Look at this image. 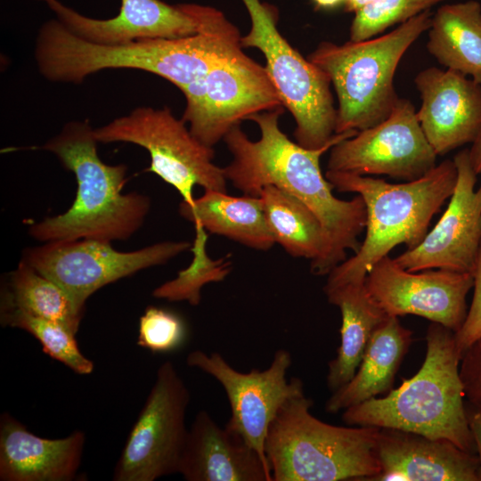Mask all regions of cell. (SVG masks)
I'll use <instances>...</instances> for the list:
<instances>
[{"mask_svg":"<svg viewBox=\"0 0 481 481\" xmlns=\"http://www.w3.org/2000/svg\"><path fill=\"white\" fill-rule=\"evenodd\" d=\"M284 107L252 115L260 138L250 140L240 125L224 137L232 156L224 167L227 181L243 194L258 196L265 185H273L299 199L321 221L332 247L335 267L346 260V250L356 253L359 236L367 224L365 203L360 195L342 200L332 193L333 185L322 175L320 159L338 143L357 134L350 130L336 134L319 149H307L293 142L281 130L279 118Z\"/></svg>","mask_w":481,"mask_h":481,"instance_id":"1","label":"cell"},{"mask_svg":"<svg viewBox=\"0 0 481 481\" xmlns=\"http://www.w3.org/2000/svg\"><path fill=\"white\" fill-rule=\"evenodd\" d=\"M232 23L180 38L140 39L119 45L86 41L51 20L39 29L35 57L41 74L53 82L80 83L107 69H135L158 75L180 91L203 77L240 45Z\"/></svg>","mask_w":481,"mask_h":481,"instance_id":"2","label":"cell"},{"mask_svg":"<svg viewBox=\"0 0 481 481\" xmlns=\"http://www.w3.org/2000/svg\"><path fill=\"white\" fill-rule=\"evenodd\" d=\"M97 143L87 121H73L41 147L56 155L75 175L77 189L66 212L29 226V233L36 240H126L143 225L151 208L150 198L136 192L122 193L127 167L104 163Z\"/></svg>","mask_w":481,"mask_h":481,"instance_id":"3","label":"cell"},{"mask_svg":"<svg viewBox=\"0 0 481 481\" xmlns=\"http://www.w3.org/2000/svg\"><path fill=\"white\" fill-rule=\"evenodd\" d=\"M426 342L425 359L414 376L404 379L384 397H373L346 409L342 419L349 426L395 428L448 440L476 453L454 332L431 322Z\"/></svg>","mask_w":481,"mask_h":481,"instance_id":"4","label":"cell"},{"mask_svg":"<svg viewBox=\"0 0 481 481\" xmlns=\"http://www.w3.org/2000/svg\"><path fill=\"white\" fill-rule=\"evenodd\" d=\"M328 181L342 192H355L366 207V235L353 257L337 265L323 289L346 283H363L371 268L399 244L416 248L457 181L451 159L436 165L420 178L404 183L348 172L327 170Z\"/></svg>","mask_w":481,"mask_h":481,"instance_id":"5","label":"cell"},{"mask_svg":"<svg viewBox=\"0 0 481 481\" xmlns=\"http://www.w3.org/2000/svg\"><path fill=\"white\" fill-rule=\"evenodd\" d=\"M312 406L301 390L270 424L265 452L273 481H371L377 476L379 428L330 425L310 412Z\"/></svg>","mask_w":481,"mask_h":481,"instance_id":"6","label":"cell"},{"mask_svg":"<svg viewBox=\"0 0 481 481\" xmlns=\"http://www.w3.org/2000/svg\"><path fill=\"white\" fill-rule=\"evenodd\" d=\"M431 19L427 10L376 38L342 45L323 41L308 55L334 86L336 134L363 130L388 118L399 99L394 86L396 68L408 48L428 30Z\"/></svg>","mask_w":481,"mask_h":481,"instance_id":"7","label":"cell"},{"mask_svg":"<svg viewBox=\"0 0 481 481\" xmlns=\"http://www.w3.org/2000/svg\"><path fill=\"white\" fill-rule=\"evenodd\" d=\"M241 1L251 20L249 32L240 37L241 46L263 53L282 105L296 122V142L307 149L323 147L336 135L337 108L330 78L281 35L273 6L260 0Z\"/></svg>","mask_w":481,"mask_h":481,"instance_id":"8","label":"cell"},{"mask_svg":"<svg viewBox=\"0 0 481 481\" xmlns=\"http://www.w3.org/2000/svg\"><path fill=\"white\" fill-rule=\"evenodd\" d=\"M94 135L98 143H130L147 150L151 165L146 171L173 186L183 201L194 200V185L204 190L227 191L224 167L213 161V147L200 142L186 123L176 118L167 107L136 108L94 129Z\"/></svg>","mask_w":481,"mask_h":481,"instance_id":"9","label":"cell"},{"mask_svg":"<svg viewBox=\"0 0 481 481\" xmlns=\"http://www.w3.org/2000/svg\"><path fill=\"white\" fill-rule=\"evenodd\" d=\"M181 92L186 101L182 119L209 147L252 115L284 107L265 67L246 55L242 48Z\"/></svg>","mask_w":481,"mask_h":481,"instance_id":"10","label":"cell"},{"mask_svg":"<svg viewBox=\"0 0 481 481\" xmlns=\"http://www.w3.org/2000/svg\"><path fill=\"white\" fill-rule=\"evenodd\" d=\"M190 400L173 363L164 362L127 436L113 480L154 481L178 473L189 430L185 415Z\"/></svg>","mask_w":481,"mask_h":481,"instance_id":"11","label":"cell"},{"mask_svg":"<svg viewBox=\"0 0 481 481\" xmlns=\"http://www.w3.org/2000/svg\"><path fill=\"white\" fill-rule=\"evenodd\" d=\"M188 241H162L134 251L116 250L110 242L90 239L45 242L28 248L22 259L59 284L85 311L86 300L101 288L166 264L191 249Z\"/></svg>","mask_w":481,"mask_h":481,"instance_id":"12","label":"cell"},{"mask_svg":"<svg viewBox=\"0 0 481 481\" xmlns=\"http://www.w3.org/2000/svg\"><path fill=\"white\" fill-rule=\"evenodd\" d=\"M189 366L215 378L227 395L231 417L226 423L230 430L240 436L269 464L265 452L268 428L281 405L293 395L304 390L298 378L287 379L292 363L290 353L278 349L268 368L240 372L216 352H191L186 358ZM270 466V465H269Z\"/></svg>","mask_w":481,"mask_h":481,"instance_id":"13","label":"cell"},{"mask_svg":"<svg viewBox=\"0 0 481 481\" xmlns=\"http://www.w3.org/2000/svg\"><path fill=\"white\" fill-rule=\"evenodd\" d=\"M436 157L422 131L415 107L408 99L399 98L384 121L335 144L330 149L327 170L387 175L408 182L433 169Z\"/></svg>","mask_w":481,"mask_h":481,"instance_id":"14","label":"cell"},{"mask_svg":"<svg viewBox=\"0 0 481 481\" xmlns=\"http://www.w3.org/2000/svg\"><path fill=\"white\" fill-rule=\"evenodd\" d=\"M43 1L73 34L102 45H119L151 38H180L215 29L229 22L221 11L197 4L121 0L118 15L99 20L84 16L58 0Z\"/></svg>","mask_w":481,"mask_h":481,"instance_id":"15","label":"cell"},{"mask_svg":"<svg viewBox=\"0 0 481 481\" xmlns=\"http://www.w3.org/2000/svg\"><path fill=\"white\" fill-rule=\"evenodd\" d=\"M366 289L389 316L414 314L457 332L467 316L471 273L444 269L410 272L389 256L368 273Z\"/></svg>","mask_w":481,"mask_h":481,"instance_id":"16","label":"cell"},{"mask_svg":"<svg viewBox=\"0 0 481 481\" xmlns=\"http://www.w3.org/2000/svg\"><path fill=\"white\" fill-rule=\"evenodd\" d=\"M453 162L457 181L448 207L416 248L394 258L407 271L444 269L473 275L481 245V183L476 190L477 175L469 149L458 152Z\"/></svg>","mask_w":481,"mask_h":481,"instance_id":"17","label":"cell"},{"mask_svg":"<svg viewBox=\"0 0 481 481\" xmlns=\"http://www.w3.org/2000/svg\"><path fill=\"white\" fill-rule=\"evenodd\" d=\"M414 83L422 131L437 156L471 143L481 129V85L452 69L427 68Z\"/></svg>","mask_w":481,"mask_h":481,"instance_id":"18","label":"cell"},{"mask_svg":"<svg viewBox=\"0 0 481 481\" xmlns=\"http://www.w3.org/2000/svg\"><path fill=\"white\" fill-rule=\"evenodd\" d=\"M376 450L380 472L371 481H479L477 453L448 440L382 428Z\"/></svg>","mask_w":481,"mask_h":481,"instance_id":"19","label":"cell"},{"mask_svg":"<svg viewBox=\"0 0 481 481\" xmlns=\"http://www.w3.org/2000/svg\"><path fill=\"white\" fill-rule=\"evenodd\" d=\"M178 473L187 481H273L260 454L204 410L188 430Z\"/></svg>","mask_w":481,"mask_h":481,"instance_id":"20","label":"cell"},{"mask_svg":"<svg viewBox=\"0 0 481 481\" xmlns=\"http://www.w3.org/2000/svg\"><path fill=\"white\" fill-rule=\"evenodd\" d=\"M86 436L75 430L49 439L31 433L8 412L0 416L1 481H71L81 464Z\"/></svg>","mask_w":481,"mask_h":481,"instance_id":"21","label":"cell"},{"mask_svg":"<svg viewBox=\"0 0 481 481\" xmlns=\"http://www.w3.org/2000/svg\"><path fill=\"white\" fill-rule=\"evenodd\" d=\"M269 230L290 256L311 262V272L329 274L335 265L330 240L317 216L299 199L273 185L258 194Z\"/></svg>","mask_w":481,"mask_h":481,"instance_id":"22","label":"cell"},{"mask_svg":"<svg viewBox=\"0 0 481 481\" xmlns=\"http://www.w3.org/2000/svg\"><path fill=\"white\" fill-rule=\"evenodd\" d=\"M412 341V330L388 315L374 330L354 377L332 392L326 412L337 413L389 392Z\"/></svg>","mask_w":481,"mask_h":481,"instance_id":"23","label":"cell"},{"mask_svg":"<svg viewBox=\"0 0 481 481\" xmlns=\"http://www.w3.org/2000/svg\"><path fill=\"white\" fill-rule=\"evenodd\" d=\"M179 213L207 232L224 236L249 248L268 250L275 240L267 225L260 197L205 190L192 202L182 200Z\"/></svg>","mask_w":481,"mask_h":481,"instance_id":"24","label":"cell"},{"mask_svg":"<svg viewBox=\"0 0 481 481\" xmlns=\"http://www.w3.org/2000/svg\"><path fill=\"white\" fill-rule=\"evenodd\" d=\"M323 290L342 316L340 345L328 365L327 386L334 392L354 377L374 330L388 315L370 296L364 282Z\"/></svg>","mask_w":481,"mask_h":481,"instance_id":"25","label":"cell"},{"mask_svg":"<svg viewBox=\"0 0 481 481\" xmlns=\"http://www.w3.org/2000/svg\"><path fill=\"white\" fill-rule=\"evenodd\" d=\"M427 49L437 61L481 85V4H444L432 15Z\"/></svg>","mask_w":481,"mask_h":481,"instance_id":"26","label":"cell"},{"mask_svg":"<svg viewBox=\"0 0 481 481\" xmlns=\"http://www.w3.org/2000/svg\"><path fill=\"white\" fill-rule=\"evenodd\" d=\"M0 309H15L60 323L76 335L85 312L59 284L23 260L2 285Z\"/></svg>","mask_w":481,"mask_h":481,"instance_id":"27","label":"cell"},{"mask_svg":"<svg viewBox=\"0 0 481 481\" xmlns=\"http://www.w3.org/2000/svg\"><path fill=\"white\" fill-rule=\"evenodd\" d=\"M195 237L191 250L193 258L190 265L152 291L157 298L171 302L186 301L196 306L201 300V289L211 282L224 281L232 271L229 256L213 259L207 252L208 233L200 225L194 224Z\"/></svg>","mask_w":481,"mask_h":481,"instance_id":"28","label":"cell"},{"mask_svg":"<svg viewBox=\"0 0 481 481\" xmlns=\"http://www.w3.org/2000/svg\"><path fill=\"white\" fill-rule=\"evenodd\" d=\"M0 322L4 327L29 332L41 343L45 354L74 372L80 375L93 372L94 363L80 351L76 334L61 324L15 309H0Z\"/></svg>","mask_w":481,"mask_h":481,"instance_id":"29","label":"cell"},{"mask_svg":"<svg viewBox=\"0 0 481 481\" xmlns=\"http://www.w3.org/2000/svg\"><path fill=\"white\" fill-rule=\"evenodd\" d=\"M444 0H373L355 12L350 41L372 38L395 24H402Z\"/></svg>","mask_w":481,"mask_h":481,"instance_id":"30","label":"cell"},{"mask_svg":"<svg viewBox=\"0 0 481 481\" xmlns=\"http://www.w3.org/2000/svg\"><path fill=\"white\" fill-rule=\"evenodd\" d=\"M186 337L183 319L175 313L151 306L139 320L137 345L154 353L180 347Z\"/></svg>","mask_w":481,"mask_h":481,"instance_id":"31","label":"cell"},{"mask_svg":"<svg viewBox=\"0 0 481 481\" xmlns=\"http://www.w3.org/2000/svg\"><path fill=\"white\" fill-rule=\"evenodd\" d=\"M473 298L466 319L461 329L454 333L455 344L461 355L481 337V245L473 272Z\"/></svg>","mask_w":481,"mask_h":481,"instance_id":"32","label":"cell"},{"mask_svg":"<svg viewBox=\"0 0 481 481\" xmlns=\"http://www.w3.org/2000/svg\"><path fill=\"white\" fill-rule=\"evenodd\" d=\"M460 376L468 404L481 411V337L462 354Z\"/></svg>","mask_w":481,"mask_h":481,"instance_id":"33","label":"cell"},{"mask_svg":"<svg viewBox=\"0 0 481 481\" xmlns=\"http://www.w3.org/2000/svg\"><path fill=\"white\" fill-rule=\"evenodd\" d=\"M466 410L479 463L478 480L481 481V411L469 404L466 405Z\"/></svg>","mask_w":481,"mask_h":481,"instance_id":"34","label":"cell"},{"mask_svg":"<svg viewBox=\"0 0 481 481\" xmlns=\"http://www.w3.org/2000/svg\"><path fill=\"white\" fill-rule=\"evenodd\" d=\"M471 166L477 175H481V129L469 149Z\"/></svg>","mask_w":481,"mask_h":481,"instance_id":"35","label":"cell"},{"mask_svg":"<svg viewBox=\"0 0 481 481\" xmlns=\"http://www.w3.org/2000/svg\"><path fill=\"white\" fill-rule=\"evenodd\" d=\"M373 0H346L345 10L346 12H355L365 4L371 3Z\"/></svg>","mask_w":481,"mask_h":481,"instance_id":"36","label":"cell"},{"mask_svg":"<svg viewBox=\"0 0 481 481\" xmlns=\"http://www.w3.org/2000/svg\"><path fill=\"white\" fill-rule=\"evenodd\" d=\"M313 1L320 8H333L346 2V0H313Z\"/></svg>","mask_w":481,"mask_h":481,"instance_id":"37","label":"cell"}]
</instances>
